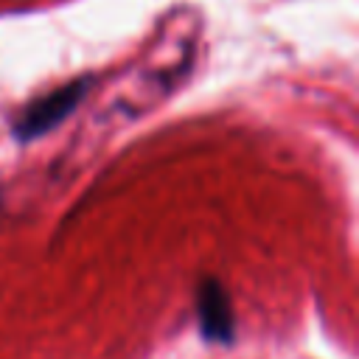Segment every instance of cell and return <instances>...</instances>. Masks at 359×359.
I'll use <instances>...</instances> for the list:
<instances>
[{
	"mask_svg": "<svg viewBox=\"0 0 359 359\" xmlns=\"http://www.w3.org/2000/svg\"><path fill=\"white\" fill-rule=\"evenodd\" d=\"M87 90H90V79L84 76V79H76V81H67V84L50 90L48 95H39L36 101H31V104L17 115V121H14V126H11V135H14L17 140H22V143L42 137L45 132L56 129V126L84 101Z\"/></svg>",
	"mask_w": 359,
	"mask_h": 359,
	"instance_id": "obj_1",
	"label": "cell"
},
{
	"mask_svg": "<svg viewBox=\"0 0 359 359\" xmlns=\"http://www.w3.org/2000/svg\"><path fill=\"white\" fill-rule=\"evenodd\" d=\"M196 320H199V334L205 342H219V345L233 342L236 337L233 303L222 280L213 275H205L196 283Z\"/></svg>",
	"mask_w": 359,
	"mask_h": 359,
	"instance_id": "obj_2",
	"label": "cell"
}]
</instances>
